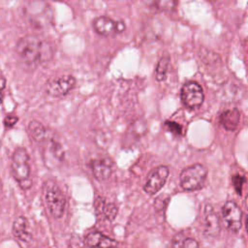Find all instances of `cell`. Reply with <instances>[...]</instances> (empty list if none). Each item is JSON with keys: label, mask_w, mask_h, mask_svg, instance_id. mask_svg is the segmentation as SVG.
I'll list each match as a JSON object with an SVG mask.
<instances>
[{"label": "cell", "mask_w": 248, "mask_h": 248, "mask_svg": "<svg viewBox=\"0 0 248 248\" xmlns=\"http://www.w3.org/2000/svg\"><path fill=\"white\" fill-rule=\"evenodd\" d=\"M16 51L23 63L30 67H37L46 63L53 56V46L38 36L28 35L16 44Z\"/></svg>", "instance_id": "1"}, {"label": "cell", "mask_w": 248, "mask_h": 248, "mask_svg": "<svg viewBox=\"0 0 248 248\" xmlns=\"http://www.w3.org/2000/svg\"><path fill=\"white\" fill-rule=\"evenodd\" d=\"M12 173L15 179L23 190H27L32 185L31 169L29 165V155L24 147H17L12 157Z\"/></svg>", "instance_id": "2"}, {"label": "cell", "mask_w": 248, "mask_h": 248, "mask_svg": "<svg viewBox=\"0 0 248 248\" xmlns=\"http://www.w3.org/2000/svg\"><path fill=\"white\" fill-rule=\"evenodd\" d=\"M43 197L45 203L53 218H60L65 209V197L59 186L52 179H46L43 184Z\"/></svg>", "instance_id": "3"}, {"label": "cell", "mask_w": 248, "mask_h": 248, "mask_svg": "<svg viewBox=\"0 0 248 248\" xmlns=\"http://www.w3.org/2000/svg\"><path fill=\"white\" fill-rule=\"evenodd\" d=\"M25 15L30 24L36 28H45L53 18L50 7L44 0L31 1L25 8Z\"/></svg>", "instance_id": "4"}, {"label": "cell", "mask_w": 248, "mask_h": 248, "mask_svg": "<svg viewBox=\"0 0 248 248\" xmlns=\"http://www.w3.org/2000/svg\"><path fill=\"white\" fill-rule=\"evenodd\" d=\"M207 170L201 164H195L185 168L180 175V185L186 191H195L201 189L206 179Z\"/></svg>", "instance_id": "5"}, {"label": "cell", "mask_w": 248, "mask_h": 248, "mask_svg": "<svg viewBox=\"0 0 248 248\" xmlns=\"http://www.w3.org/2000/svg\"><path fill=\"white\" fill-rule=\"evenodd\" d=\"M180 97L182 103L189 108H199L204 99L202 88L196 81L186 82L181 88Z\"/></svg>", "instance_id": "6"}, {"label": "cell", "mask_w": 248, "mask_h": 248, "mask_svg": "<svg viewBox=\"0 0 248 248\" xmlns=\"http://www.w3.org/2000/svg\"><path fill=\"white\" fill-rule=\"evenodd\" d=\"M76 84V78L70 75L52 78L46 83V91L53 97H60L68 94Z\"/></svg>", "instance_id": "7"}, {"label": "cell", "mask_w": 248, "mask_h": 248, "mask_svg": "<svg viewBox=\"0 0 248 248\" xmlns=\"http://www.w3.org/2000/svg\"><path fill=\"white\" fill-rule=\"evenodd\" d=\"M169 172V169L166 166H159L153 169L147 175L143 187L144 191L149 195H154L159 192L165 185Z\"/></svg>", "instance_id": "8"}, {"label": "cell", "mask_w": 248, "mask_h": 248, "mask_svg": "<svg viewBox=\"0 0 248 248\" xmlns=\"http://www.w3.org/2000/svg\"><path fill=\"white\" fill-rule=\"evenodd\" d=\"M222 215L227 228L231 232H237L240 230L242 213L236 203L232 201L226 202L222 208Z\"/></svg>", "instance_id": "9"}, {"label": "cell", "mask_w": 248, "mask_h": 248, "mask_svg": "<svg viewBox=\"0 0 248 248\" xmlns=\"http://www.w3.org/2000/svg\"><path fill=\"white\" fill-rule=\"evenodd\" d=\"M13 234L19 241L28 243L32 239L31 230L28 220L24 216H18L13 224Z\"/></svg>", "instance_id": "10"}, {"label": "cell", "mask_w": 248, "mask_h": 248, "mask_svg": "<svg viewBox=\"0 0 248 248\" xmlns=\"http://www.w3.org/2000/svg\"><path fill=\"white\" fill-rule=\"evenodd\" d=\"M92 172L97 180H108L112 173V162L107 158L94 160L92 162Z\"/></svg>", "instance_id": "11"}, {"label": "cell", "mask_w": 248, "mask_h": 248, "mask_svg": "<svg viewBox=\"0 0 248 248\" xmlns=\"http://www.w3.org/2000/svg\"><path fill=\"white\" fill-rule=\"evenodd\" d=\"M93 28L98 34L103 36H108L117 32L116 22L108 16L96 17L93 21Z\"/></svg>", "instance_id": "12"}, {"label": "cell", "mask_w": 248, "mask_h": 248, "mask_svg": "<svg viewBox=\"0 0 248 248\" xmlns=\"http://www.w3.org/2000/svg\"><path fill=\"white\" fill-rule=\"evenodd\" d=\"M84 243L87 246H98V247H108V246L116 245V242L113 239L106 236L100 232H89L84 238Z\"/></svg>", "instance_id": "13"}, {"label": "cell", "mask_w": 248, "mask_h": 248, "mask_svg": "<svg viewBox=\"0 0 248 248\" xmlns=\"http://www.w3.org/2000/svg\"><path fill=\"white\" fill-rule=\"evenodd\" d=\"M239 119L240 113L237 108L228 109L220 115V123L228 131H234L238 126Z\"/></svg>", "instance_id": "14"}, {"label": "cell", "mask_w": 248, "mask_h": 248, "mask_svg": "<svg viewBox=\"0 0 248 248\" xmlns=\"http://www.w3.org/2000/svg\"><path fill=\"white\" fill-rule=\"evenodd\" d=\"M46 155H47V158L50 160H53L55 162H60L63 159L64 150L61 144L57 140H54L52 139L46 144Z\"/></svg>", "instance_id": "15"}, {"label": "cell", "mask_w": 248, "mask_h": 248, "mask_svg": "<svg viewBox=\"0 0 248 248\" xmlns=\"http://www.w3.org/2000/svg\"><path fill=\"white\" fill-rule=\"evenodd\" d=\"M28 133L30 137L37 142H42L46 140V131L43 124L39 121L33 120L28 124Z\"/></svg>", "instance_id": "16"}, {"label": "cell", "mask_w": 248, "mask_h": 248, "mask_svg": "<svg viewBox=\"0 0 248 248\" xmlns=\"http://www.w3.org/2000/svg\"><path fill=\"white\" fill-rule=\"evenodd\" d=\"M205 227H206V232L209 235H216L219 232L220 227H219V221L217 216L211 211L206 209V214H205Z\"/></svg>", "instance_id": "17"}, {"label": "cell", "mask_w": 248, "mask_h": 248, "mask_svg": "<svg viewBox=\"0 0 248 248\" xmlns=\"http://www.w3.org/2000/svg\"><path fill=\"white\" fill-rule=\"evenodd\" d=\"M170 66V57L169 56H163L156 67L155 70V78L158 81H163L167 78V73Z\"/></svg>", "instance_id": "18"}, {"label": "cell", "mask_w": 248, "mask_h": 248, "mask_svg": "<svg viewBox=\"0 0 248 248\" xmlns=\"http://www.w3.org/2000/svg\"><path fill=\"white\" fill-rule=\"evenodd\" d=\"M102 211L104 213V215L109 219V220H113L114 217L117 214V207L115 206L114 203H104L102 206Z\"/></svg>", "instance_id": "19"}, {"label": "cell", "mask_w": 248, "mask_h": 248, "mask_svg": "<svg viewBox=\"0 0 248 248\" xmlns=\"http://www.w3.org/2000/svg\"><path fill=\"white\" fill-rule=\"evenodd\" d=\"M171 245L172 246H179V247H192V248L199 247V243L197 242V240H195L193 238H185V239L179 240V241L174 240Z\"/></svg>", "instance_id": "20"}, {"label": "cell", "mask_w": 248, "mask_h": 248, "mask_svg": "<svg viewBox=\"0 0 248 248\" xmlns=\"http://www.w3.org/2000/svg\"><path fill=\"white\" fill-rule=\"evenodd\" d=\"M165 127L168 131L171 132L174 135H180L182 133V127L176 122L173 121H167L165 122Z\"/></svg>", "instance_id": "21"}, {"label": "cell", "mask_w": 248, "mask_h": 248, "mask_svg": "<svg viewBox=\"0 0 248 248\" xmlns=\"http://www.w3.org/2000/svg\"><path fill=\"white\" fill-rule=\"evenodd\" d=\"M18 118L15 115H7L4 119V125L6 127H13L16 122H17Z\"/></svg>", "instance_id": "22"}, {"label": "cell", "mask_w": 248, "mask_h": 248, "mask_svg": "<svg viewBox=\"0 0 248 248\" xmlns=\"http://www.w3.org/2000/svg\"><path fill=\"white\" fill-rule=\"evenodd\" d=\"M116 30L117 32H122L125 30V23L123 21H117L116 22Z\"/></svg>", "instance_id": "23"}, {"label": "cell", "mask_w": 248, "mask_h": 248, "mask_svg": "<svg viewBox=\"0 0 248 248\" xmlns=\"http://www.w3.org/2000/svg\"><path fill=\"white\" fill-rule=\"evenodd\" d=\"M211 1H216V0H211Z\"/></svg>", "instance_id": "24"}]
</instances>
